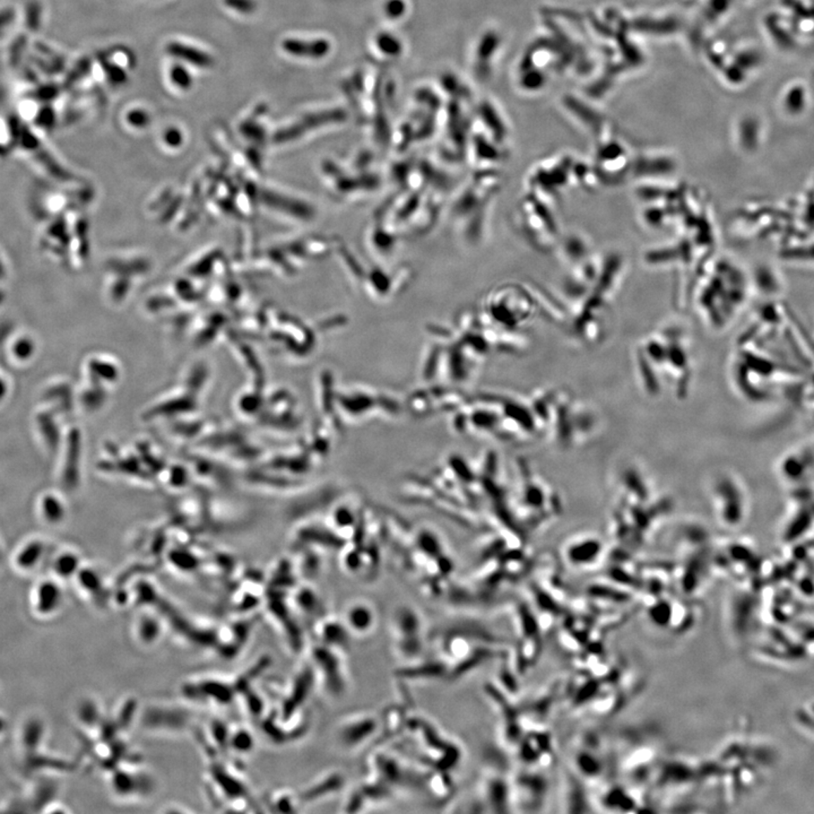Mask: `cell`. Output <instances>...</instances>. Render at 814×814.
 <instances>
[{
	"label": "cell",
	"mask_w": 814,
	"mask_h": 814,
	"mask_svg": "<svg viewBox=\"0 0 814 814\" xmlns=\"http://www.w3.org/2000/svg\"><path fill=\"white\" fill-rule=\"evenodd\" d=\"M499 43H500V37L495 32H488L483 35L482 40L477 48V57L480 59L481 63H486L491 59L492 56L499 47Z\"/></svg>",
	"instance_id": "e0dca14e"
},
{
	"label": "cell",
	"mask_w": 814,
	"mask_h": 814,
	"mask_svg": "<svg viewBox=\"0 0 814 814\" xmlns=\"http://www.w3.org/2000/svg\"><path fill=\"white\" fill-rule=\"evenodd\" d=\"M224 4L241 14H252L257 9L256 0H224Z\"/></svg>",
	"instance_id": "7402d4cb"
},
{
	"label": "cell",
	"mask_w": 814,
	"mask_h": 814,
	"mask_svg": "<svg viewBox=\"0 0 814 814\" xmlns=\"http://www.w3.org/2000/svg\"><path fill=\"white\" fill-rule=\"evenodd\" d=\"M103 67H104L109 80H111V83L119 85V84H123L126 82L127 75L121 67L112 63H104Z\"/></svg>",
	"instance_id": "d4e9b609"
},
{
	"label": "cell",
	"mask_w": 814,
	"mask_h": 814,
	"mask_svg": "<svg viewBox=\"0 0 814 814\" xmlns=\"http://www.w3.org/2000/svg\"><path fill=\"white\" fill-rule=\"evenodd\" d=\"M316 632L319 638V643L328 646L331 648L338 649L344 653L349 647L352 634L343 620L336 617H325L320 624H318Z\"/></svg>",
	"instance_id": "8992f818"
},
{
	"label": "cell",
	"mask_w": 814,
	"mask_h": 814,
	"mask_svg": "<svg viewBox=\"0 0 814 814\" xmlns=\"http://www.w3.org/2000/svg\"><path fill=\"white\" fill-rule=\"evenodd\" d=\"M345 779L340 772H329L325 775V777L318 780L312 789H309V791L303 794V797L304 800H317L327 795L334 794L343 787Z\"/></svg>",
	"instance_id": "7c38bea8"
},
{
	"label": "cell",
	"mask_w": 814,
	"mask_h": 814,
	"mask_svg": "<svg viewBox=\"0 0 814 814\" xmlns=\"http://www.w3.org/2000/svg\"><path fill=\"white\" fill-rule=\"evenodd\" d=\"M483 800L488 806H492V811H500L499 806L507 804L509 791L506 784L503 783L500 777L490 776L483 782Z\"/></svg>",
	"instance_id": "8fae6325"
},
{
	"label": "cell",
	"mask_w": 814,
	"mask_h": 814,
	"mask_svg": "<svg viewBox=\"0 0 814 814\" xmlns=\"http://www.w3.org/2000/svg\"><path fill=\"white\" fill-rule=\"evenodd\" d=\"M441 85L443 89L448 92L449 94H452L454 97L458 99H467L471 95L469 90L465 85L460 83L457 78H455L454 75L445 74L441 78Z\"/></svg>",
	"instance_id": "d6986e66"
},
{
	"label": "cell",
	"mask_w": 814,
	"mask_h": 814,
	"mask_svg": "<svg viewBox=\"0 0 814 814\" xmlns=\"http://www.w3.org/2000/svg\"><path fill=\"white\" fill-rule=\"evenodd\" d=\"M376 42H377V47L380 51L387 54V56H390V57L400 56L402 54V50H403L402 43L397 37H395L394 35H389L386 32L378 35Z\"/></svg>",
	"instance_id": "ac0fdd59"
},
{
	"label": "cell",
	"mask_w": 814,
	"mask_h": 814,
	"mask_svg": "<svg viewBox=\"0 0 814 814\" xmlns=\"http://www.w3.org/2000/svg\"><path fill=\"white\" fill-rule=\"evenodd\" d=\"M7 393H8V387H7L6 381L0 377V402L6 397Z\"/></svg>",
	"instance_id": "83f0119b"
},
{
	"label": "cell",
	"mask_w": 814,
	"mask_h": 814,
	"mask_svg": "<svg viewBox=\"0 0 814 814\" xmlns=\"http://www.w3.org/2000/svg\"><path fill=\"white\" fill-rule=\"evenodd\" d=\"M128 121L135 126H143V125L149 123V117L146 112L142 111V110H135V111L129 113Z\"/></svg>",
	"instance_id": "4316f807"
},
{
	"label": "cell",
	"mask_w": 814,
	"mask_h": 814,
	"mask_svg": "<svg viewBox=\"0 0 814 814\" xmlns=\"http://www.w3.org/2000/svg\"><path fill=\"white\" fill-rule=\"evenodd\" d=\"M639 29L641 31L658 32V33H669V32L674 31L677 27V24L672 20H664V22H649V20H643L638 24Z\"/></svg>",
	"instance_id": "44dd1931"
},
{
	"label": "cell",
	"mask_w": 814,
	"mask_h": 814,
	"mask_svg": "<svg viewBox=\"0 0 814 814\" xmlns=\"http://www.w3.org/2000/svg\"><path fill=\"white\" fill-rule=\"evenodd\" d=\"M283 49L295 57L320 59L331 51V43L325 39L312 41L288 39L283 42Z\"/></svg>",
	"instance_id": "ba28073f"
},
{
	"label": "cell",
	"mask_w": 814,
	"mask_h": 814,
	"mask_svg": "<svg viewBox=\"0 0 814 814\" xmlns=\"http://www.w3.org/2000/svg\"><path fill=\"white\" fill-rule=\"evenodd\" d=\"M406 12V4L404 0H387L385 4V13L392 20L402 18Z\"/></svg>",
	"instance_id": "484cf974"
},
{
	"label": "cell",
	"mask_w": 814,
	"mask_h": 814,
	"mask_svg": "<svg viewBox=\"0 0 814 814\" xmlns=\"http://www.w3.org/2000/svg\"><path fill=\"white\" fill-rule=\"evenodd\" d=\"M41 517L50 524H57L63 520L65 516V508L58 497L54 495H44L39 502Z\"/></svg>",
	"instance_id": "5bb4252c"
},
{
	"label": "cell",
	"mask_w": 814,
	"mask_h": 814,
	"mask_svg": "<svg viewBox=\"0 0 814 814\" xmlns=\"http://www.w3.org/2000/svg\"><path fill=\"white\" fill-rule=\"evenodd\" d=\"M392 624L398 656L411 663L419 660L423 650V622L419 611L412 606H400L395 611Z\"/></svg>",
	"instance_id": "6da1fadb"
},
{
	"label": "cell",
	"mask_w": 814,
	"mask_h": 814,
	"mask_svg": "<svg viewBox=\"0 0 814 814\" xmlns=\"http://www.w3.org/2000/svg\"><path fill=\"white\" fill-rule=\"evenodd\" d=\"M417 99L419 102L423 103L428 108H430V110H438L440 108V99L430 90H419L417 93Z\"/></svg>",
	"instance_id": "cb8c5ba5"
},
{
	"label": "cell",
	"mask_w": 814,
	"mask_h": 814,
	"mask_svg": "<svg viewBox=\"0 0 814 814\" xmlns=\"http://www.w3.org/2000/svg\"><path fill=\"white\" fill-rule=\"evenodd\" d=\"M346 117L347 115L342 109H333V110H327V111L316 112L312 115L307 116L303 119L302 123H297V126L280 132L278 138L280 140H290V138L295 137L297 135H300L301 132H306L309 129L323 126L326 123H340V121H345Z\"/></svg>",
	"instance_id": "52a82bcc"
},
{
	"label": "cell",
	"mask_w": 814,
	"mask_h": 814,
	"mask_svg": "<svg viewBox=\"0 0 814 814\" xmlns=\"http://www.w3.org/2000/svg\"><path fill=\"white\" fill-rule=\"evenodd\" d=\"M522 84L527 90H536L544 84V75L538 70H526Z\"/></svg>",
	"instance_id": "603a6c76"
},
{
	"label": "cell",
	"mask_w": 814,
	"mask_h": 814,
	"mask_svg": "<svg viewBox=\"0 0 814 814\" xmlns=\"http://www.w3.org/2000/svg\"><path fill=\"white\" fill-rule=\"evenodd\" d=\"M342 651L320 643L312 650V658L319 671L325 690L334 698L340 697L347 689L345 667L342 660Z\"/></svg>",
	"instance_id": "277c9868"
},
{
	"label": "cell",
	"mask_w": 814,
	"mask_h": 814,
	"mask_svg": "<svg viewBox=\"0 0 814 814\" xmlns=\"http://www.w3.org/2000/svg\"><path fill=\"white\" fill-rule=\"evenodd\" d=\"M35 340H32L29 336H20L13 342L11 352H12V357L15 360L20 363H25L26 361L31 360L32 357H35Z\"/></svg>",
	"instance_id": "9a60e30c"
},
{
	"label": "cell",
	"mask_w": 814,
	"mask_h": 814,
	"mask_svg": "<svg viewBox=\"0 0 814 814\" xmlns=\"http://www.w3.org/2000/svg\"><path fill=\"white\" fill-rule=\"evenodd\" d=\"M46 557V545L42 541L32 540L20 546L14 557V563L20 572H35Z\"/></svg>",
	"instance_id": "9c48e42d"
},
{
	"label": "cell",
	"mask_w": 814,
	"mask_h": 814,
	"mask_svg": "<svg viewBox=\"0 0 814 814\" xmlns=\"http://www.w3.org/2000/svg\"><path fill=\"white\" fill-rule=\"evenodd\" d=\"M166 51L170 56L183 59L199 68H209L214 65V61L209 54L192 47L186 46L183 43H169L166 47Z\"/></svg>",
	"instance_id": "30bf717a"
},
{
	"label": "cell",
	"mask_w": 814,
	"mask_h": 814,
	"mask_svg": "<svg viewBox=\"0 0 814 814\" xmlns=\"http://www.w3.org/2000/svg\"><path fill=\"white\" fill-rule=\"evenodd\" d=\"M65 605V593L61 580L44 578L35 583L30 593L29 609L41 621L52 620L61 615Z\"/></svg>",
	"instance_id": "3957f363"
},
{
	"label": "cell",
	"mask_w": 814,
	"mask_h": 814,
	"mask_svg": "<svg viewBox=\"0 0 814 814\" xmlns=\"http://www.w3.org/2000/svg\"><path fill=\"white\" fill-rule=\"evenodd\" d=\"M170 78H171L172 83L180 89L187 90L192 86V75L189 74L188 70L180 65L172 67Z\"/></svg>",
	"instance_id": "ffe728a7"
},
{
	"label": "cell",
	"mask_w": 814,
	"mask_h": 814,
	"mask_svg": "<svg viewBox=\"0 0 814 814\" xmlns=\"http://www.w3.org/2000/svg\"><path fill=\"white\" fill-rule=\"evenodd\" d=\"M380 716L371 712H360L346 716L336 729V739L346 750H357L374 739L380 731Z\"/></svg>",
	"instance_id": "7a4b0ae2"
},
{
	"label": "cell",
	"mask_w": 814,
	"mask_h": 814,
	"mask_svg": "<svg viewBox=\"0 0 814 814\" xmlns=\"http://www.w3.org/2000/svg\"><path fill=\"white\" fill-rule=\"evenodd\" d=\"M480 113L484 123L495 135V137L498 140H502L503 136H505V127H503L502 121H500V117L498 115L495 108L490 103L483 102L480 106Z\"/></svg>",
	"instance_id": "2e32d148"
},
{
	"label": "cell",
	"mask_w": 814,
	"mask_h": 814,
	"mask_svg": "<svg viewBox=\"0 0 814 814\" xmlns=\"http://www.w3.org/2000/svg\"><path fill=\"white\" fill-rule=\"evenodd\" d=\"M343 621L352 634L364 636L376 626V612L366 602H353L346 608Z\"/></svg>",
	"instance_id": "5b68a950"
},
{
	"label": "cell",
	"mask_w": 814,
	"mask_h": 814,
	"mask_svg": "<svg viewBox=\"0 0 814 814\" xmlns=\"http://www.w3.org/2000/svg\"><path fill=\"white\" fill-rule=\"evenodd\" d=\"M54 577L58 580H68L74 577L80 569L78 557L72 552H61L51 563Z\"/></svg>",
	"instance_id": "4fadbf2b"
}]
</instances>
